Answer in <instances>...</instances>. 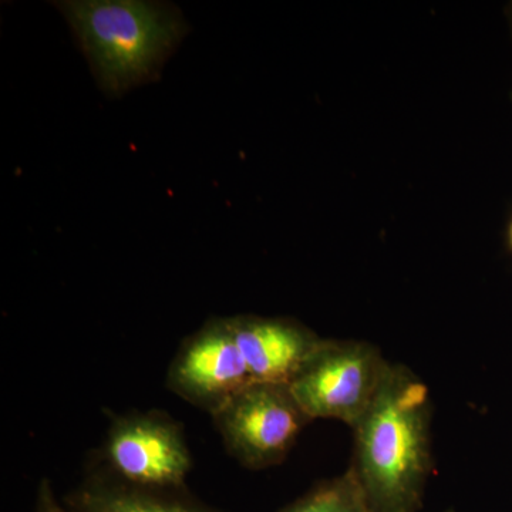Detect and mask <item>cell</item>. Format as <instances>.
<instances>
[{"label":"cell","mask_w":512,"mask_h":512,"mask_svg":"<svg viewBox=\"0 0 512 512\" xmlns=\"http://www.w3.org/2000/svg\"><path fill=\"white\" fill-rule=\"evenodd\" d=\"M36 512H76L57 500L55 488L47 478H43L37 487Z\"/></svg>","instance_id":"30bf717a"},{"label":"cell","mask_w":512,"mask_h":512,"mask_svg":"<svg viewBox=\"0 0 512 512\" xmlns=\"http://www.w3.org/2000/svg\"><path fill=\"white\" fill-rule=\"evenodd\" d=\"M389 366L372 343L323 338L289 389L312 421L338 420L353 429L375 402Z\"/></svg>","instance_id":"3957f363"},{"label":"cell","mask_w":512,"mask_h":512,"mask_svg":"<svg viewBox=\"0 0 512 512\" xmlns=\"http://www.w3.org/2000/svg\"><path fill=\"white\" fill-rule=\"evenodd\" d=\"M507 16H508V22H510V28H511V33H512V2L510 3V5H508Z\"/></svg>","instance_id":"7c38bea8"},{"label":"cell","mask_w":512,"mask_h":512,"mask_svg":"<svg viewBox=\"0 0 512 512\" xmlns=\"http://www.w3.org/2000/svg\"><path fill=\"white\" fill-rule=\"evenodd\" d=\"M63 503L76 512H224L192 497L187 488L137 487L101 467L84 478Z\"/></svg>","instance_id":"ba28073f"},{"label":"cell","mask_w":512,"mask_h":512,"mask_svg":"<svg viewBox=\"0 0 512 512\" xmlns=\"http://www.w3.org/2000/svg\"><path fill=\"white\" fill-rule=\"evenodd\" d=\"M505 238H507V247L510 249L512 254V215L510 217V221L507 224V232H505Z\"/></svg>","instance_id":"8fae6325"},{"label":"cell","mask_w":512,"mask_h":512,"mask_svg":"<svg viewBox=\"0 0 512 512\" xmlns=\"http://www.w3.org/2000/svg\"><path fill=\"white\" fill-rule=\"evenodd\" d=\"M211 417L228 453L249 470L281 464L312 421L289 386L271 383L249 384Z\"/></svg>","instance_id":"277c9868"},{"label":"cell","mask_w":512,"mask_h":512,"mask_svg":"<svg viewBox=\"0 0 512 512\" xmlns=\"http://www.w3.org/2000/svg\"><path fill=\"white\" fill-rule=\"evenodd\" d=\"M104 471L137 487H185L192 457L183 426L160 410L130 412L111 420L103 450Z\"/></svg>","instance_id":"5b68a950"},{"label":"cell","mask_w":512,"mask_h":512,"mask_svg":"<svg viewBox=\"0 0 512 512\" xmlns=\"http://www.w3.org/2000/svg\"><path fill=\"white\" fill-rule=\"evenodd\" d=\"M279 512H369V508L348 468L338 477L320 481Z\"/></svg>","instance_id":"9c48e42d"},{"label":"cell","mask_w":512,"mask_h":512,"mask_svg":"<svg viewBox=\"0 0 512 512\" xmlns=\"http://www.w3.org/2000/svg\"><path fill=\"white\" fill-rule=\"evenodd\" d=\"M444 512H456V511H454V510H447V511H444Z\"/></svg>","instance_id":"4fadbf2b"},{"label":"cell","mask_w":512,"mask_h":512,"mask_svg":"<svg viewBox=\"0 0 512 512\" xmlns=\"http://www.w3.org/2000/svg\"><path fill=\"white\" fill-rule=\"evenodd\" d=\"M252 383L229 318L210 319L188 336L167 372L168 389L211 416Z\"/></svg>","instance_id":"8992f818"},{"label":"cell","mask_w":512,"mask_h":512,"mask_svg":"<svg viewBox=\"0 0 512 512\" xmlns=\"http://www.w3.org/2000/svg\"><path fill=\"white\" fill-rule=\"evenodd\" d=\"M59 8L110 96L153 80L187 30L177 10L160 3L87 0L59 3Z\"/></svg>","instance_id":"7a4b0ae2"},{"label":"cell","mask_w":512,"mask_h":512,"mask_svg":"<svg viewBox=\"0 0 512 512\" xmlns=\"http://www.w3.org/2000/svg\"><path fill=\"white\" fill-rule=\"evenodd\" d=\"M429 387L390 363L375 402L353 427L349 471L369 512H419L433 473Z\"/></svg>","instance_id":"6da1fadb"},{"label":"cell","mask_w":512,"mask_h":512,"mask_svg":"<svg viewBox=\"0 0 512 512\" xmlns=\"http://www.w3.org/2000/svg\"><path fill=\"white\" fill-rule=\"evenodd\" d=\"M229 322L254 383L289 386L323 340L295 319L238 315Z\"/></svg>","instance_id":"52a82bcc"}]
</instances>
